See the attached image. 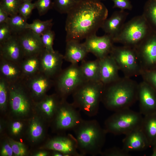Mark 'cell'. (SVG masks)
I'll return each instance as SVG.
<instances>
[{"label":"cell","instance_id":"cell-42","mask_svg":"<svg viewBox=\"0 0 156 156\" xmlns=\"http://www.w3.org/2000/svg\"><path fill=\"white\" fill-rule=\"evenodd\" d=\"M114 3L113 8H118L120 10H131L133 6L130 0H111Z\"/></svg>","mask_w":156,"mask_h":156},{"label":"cell","instance_id":"cell-12","mask_svg":"<svg viewBox=\"0 0 156 156\" xmlns=\"http://www.w3.org/2000/svg\"><path fill=\"white\" fill-rule=\"evenodd\" d=\"M134 49L143 71L156 69V33L152 31Z\"/></svg>","mask_w":156,"mask_h":156},{"label":"cell","instance_id":"cell-6","mask_svg":"<svg viewBox=\"0 0 156 156\" xmlns=\"http://www.w3.org/2000/svg\"><path fill=\"white\" fill-rule=\"evenodd\" d=\"M143 117L140 112L130 108L115 112L105 120L104 129L107 133L125 135L141 127Z\"/></svg>","mask_w":156,"mask_h":156},{"label":"cell","instance_id":"cell-43","mask_svg":"<svg viewBox=\"0 0 156 156\" xmlns=\"http://www.w3.org/2000/svg\"><path fill=\"white\" fill-rule=\"evenodd\" d=\"M24 125L20 120H16L12 122L10 126V132L13 135L17 136L19 135L23 129Z\"/></svg>","mask_w":156,"mask_h":156},{"label":"cell","instance_id":"cell-26","mask_svg":"<svg viewBox=\"0 0 156 156\" xmlns=\"http://www.w3.org/2000/svg\"><path fill=\"white\" fill-rule=\"evenodd\" d=\"M141 129L150 147L156 145V112L144 116Z\"/></svg>","mask_w":156,"mask_h":156},{"label":"cell","instance_id":"cell-41","mask_svg":"<svg viewBox=\"0 0 156 156\" xmlns=\"http://www.w3.org/2000/svg\"><path fill=\"white\" fill-rule=\"evenodd\" d=\"M13 35L7 23L0 24V44L9 39Z\"/></svg>","mask_w":156,"mask_h":156},{"label":"cell","instance_id":"cell-48","mask_svg":"<svg viewBox=\"0 0 156 156\" xmlns=\"http://www.w3.org/2000/svg\"><path fill=\"white\" fill-rule=\"evenodd\" d=\"M152 155L153 156H156V145L153 147Z\"/></svg>","mask_w":156,"mask_h":156},{"label":"cell","instance_id":"cell-5","mask_svg":"<svg viewBox=\"0 0 156 156\" xmlns=\"http://www.w3.org/2000/svg\"><path fill=\"white\" fill-rule=\"evenodd\" d=\"M153 31L142 14L125 23L114 43L135 48Z\"/></svg>","mask_w":156,"mask_h":156},{"label":"cell","instance_id":"cell-44","mask_svg":"<svg viewBox=\"0 0 156 156\" xmlns=\"http://www.w3.org/2000/svg\"><path fill=\"white\" fill-rule=\"evenodd\" d=\"M14 155L12 148L8 141L4 142L3 144L0 151L1 156H12Z\"/></svg>","mask_w":156,"mask_h":156},{"label":"cell","instance_id":"cell-29","mask_svg":"<svg viewBox=\"0 0 156 156\" xmlns=\"http://www.w3.org/2000/svg\"><path fill=\"white\" fill-rule=\"evenodd\" d=\"M152 30L156 33V0H147L142 14Z\"/></svg>","mask_w":156,"mask_h":156},{"label":"cell","instance_id":"cell-18","mask_svg":"<svg viewBox=\"0 0 156 156\" xmlns=\"http://www.w3.org/2000/svg\"><path fill=\"white\" fill-rule=\"evenodd\" d=\"M0 57L18 63L24 57L16 35H13L7 41L0 44Z\"/></svg>","mask_w":156,"mask_h":156},{"label":"cell","instance_id":"cell-17","mask_svg":"<svg viewBox=\"0 0 156 156\" xmlns=\"http://www.w3.org/2000/svg\"><path fill=\"white\" fill-rule=\"evenodd\" d=\"M16 36L24 57L40 54L44 49L40 36L29 29H26Z\"/></svg>","mask_w":156,"mask_h":156},{"label":"cell","instance_id":"cell-2","mask_svg":"<svg viewBox=\"0 0 156 156\" xmlns=\"http://www.w3.org/2000/svg\"><path fill=\"white\" fill-rule=\"evenodd\" d=\"M138 85L125 77L104 85L101 102L107 109L114 112L130 108L138 101Z\"/></svg>","mask_w":156,"mask_h":156},{"label":"cell","instance_id":"cell-16","mask_svg":"<svg viewBox=\"0 0 156 156\" xmlns=\"http://www.w3.org/2000/svg\"><path fill=\"white\" fill-rule=\"evenodd\" d=\"M138 101L140 113L144 116L156 112V92L148 83L143 80L139 83Z\"/></svg>","mask_w":156,"mask_h":156},{"label":"cell","instance_id":"cell-34","mask_svg":"<svg viewBox=\"0 0 156 156\" xmlns=\"http://www.w3.org/2000/svg\"><path fill=\"white\" fill-rule=\"evenodd\" d=\"M22 2L21 0H0V6L10 16L18 14L19 8Z\"/></svg>","mask_w":156,"mask_h":156},{"label":"cell","instance_id":"cell-46","mask_svg":"<svg viewBox=\"0 0 156 156\" xmlns=\"http://www.w3.org/2000/svg\"><path fill=\"white\" fill-rule=\"evenodd\" d=\"M49 155V153L47 151H40L33 154L34 156H47Z\"/></svg>","mask_w":156,"mask_h":156},{"label":"cell","instance_id":"cell-21","mask_svg":"<svg viewBox=\"0 0 156 156\" xmlns=\"http://www.w3.org/2000/svg\"><path fill=\"white\" fill-rule=\"evenodd\" d=\"M128 14L125 10H120L114 12L109 18L106 19L101 27L105 34L113 40L120 31Z\"/></svg>","mask_w":156,"mask_h":156},{"label":"cell","instance_id":"cell-14","mask_svg":"<svg viewBox=\"0 0 156 156\" xmlns=\"http://www.w3.org/2000/svg\"><path fill=\"white\" fill-rule=\"evenodd\" d=\"M40 71L53 79L62 70L64 55L58 51L44 49L40 55Z\"/></svg>","mask_w":156,"mask_h":156},{"label":"cell","instance_id":"cell-4","mask_svg":"<svg viewBox=\"0 0 156 156\" xmlns=\"http://www.w3.org/2000/svg\"><path fill=\"white\" fill-rule=\"evenodd\" d=\"M104 85L101 82L86 81L73 93V103L80 111L89 117L98 114Z\"/></svg>","mask_w":156,"mask_h":156},{"label":"cell","instance_id":"cell-28","mask_svg":"<svg viewBox=\"0 0 156 156\" xmlns=\"http://www.w3.org/2000/svg\"><path fill=\"white\" fill-rule=\"evenodd\" d=\"M44 127L42 121L37 116L33 117L30 120L28 129L29 140L32 142L40 140L44 136Z\"/></svg>","mask_w":156,"mask_h":156},{"label":"cell","instance_id":"cell-8","mask_svg":"<svg viewBox=\"0 0 156 156\" xmlns=\"http://www.w3.org/2000/svg\"><path fill=\"white\" fill-rule=\"evenodd\" d=\"M109 55L124 77L131 78L141 76L143 70L135 49L123 45L114 46Z\"/></svg>","mask_w":156,"mask_h":156},{"label":"cell","instance_id":"cell-24","mask_svg":"<svg viewBox=\"0 0 156 156\" xmlns=\"http://www.w3.org/2000/svg\"><path fill=\"white\" fill-rule=\"evenodd\" d=\"M66 44L64 60L71 64H78L84 60L88 53L83 43L71 40L66 41Z\"/></svg>","mask_w":156,"mask_h":156},{"label":"cell","instance_id":"cell-35","mask_svg":"<svg viewBox=\"0 0 156 156\" xmlns=\"http://www.w3.org/2000/svg\"><path fill=\"white\" fill-rule=\"evenodd\" d=\"M41 41L44 49L47 51H53V42L55 38L54 32L49 29L43 34L40 36Z\"/></svg>","mask_w":156,"mask_h":156},{"label":"cell","instance_id":"cell-33","mask_svg":"<svg viewBox=\"0 0 156 156\" xmlns=\"http://www.w3.org/2000/svg\"><path fill=\"white\" fill-rule=\"evenodd\" d=\"M10 84L0 77V108L2 111L6 110L9 103Z\"/></svg>","mask_w":156,"mask_h":156},{"label":"cell","instance_id":"cell-23","mask_svg":"<svg viewBox=\"0 0 156 156\" xmlns=\"http://www.w3.org/2000/svg\"><path fill=\"white\" fill-rule=\"evenodd\" d=\"M0 77L9 84L21 81L23 77L20 63L0 57Z\"/></svg>","mask_w":156,"mask_h":156},{"label":"cell","instance_id":"cell-3","mask_svg":"<svg viewBox=\"0 0 156 156\" xmlns=\"http://www.w3.org/2000/svg\"><path fill=\"white\" fill-rule=\"evenodd\" d=\"M73 130L78 151L83 156L100 155L107 133L97 120H83Z\"/></svg>","mask_w":156,"mask_h":156},{"label":"cell","instance_id":"cell-22","mask_svg":"<svg viewBox=\"0 0 156 156\" xmlns=\"http://www.w3.org/2000/svg\"><path fill=\"white\" fill-rule=\"evenodd\" d=\"M100 70V80L106 85L118 79L119 68L116 62L110 55L99 59Z\"/></svg>","mask_w":156,"mask_h":156},{"label":"cell","instance_id":"cell-30","mask_svg":"<svg viewBox=\"0 0 156 156\" xmlns=\"http://www.w3.org/2000/svg\"><path fill=\"white\" fill-rule=\"evenodd\" d=\"M27 20L18 14L9 16L7 23L13 35H17L27 29Z\"/></svg>","mask_w":156,"mask_h":156},{"label":"cell","instance_id":"cell-27","mask_svg":"<svg viewBox=\"0 0 156 156\" xmlns=\"http://www.w3.org/2000/svg\"><path fill=\"white\" fill-rule=\"evenodd\" d=\"M40 55L25 57L21 61L20 64L23 79L31 76L40 71Z\"/></svg>","mask_w":156,"mask_h":156},{"label":"cell","instance_id":"cell-37","mask_svg":"<svg viewBox=\"0 0 156 156\" xmlns=\"http://www.w3.org/2000/svg\"><path fill=\"white\" fill-rule=\"evenodd\" d=\"M8 141L15 156H23L26 155L27 150L24 144L11 139H9Z\"/></svg>","mask_w":156,"mask_h":156},{"label":"cell","instance_id":"cell-39","mask_svg":"<svg viewBox=\"0 0 156 156\" xmlns=\"http://www.w3.org/2000/svg\"><path fill=\"white\" fill-rule=\"evenodd\" d=\"M141 76L143 80L148 83L156 92V69L143 71Z\"/></svg>","mask_w":156,"mask_h":156},{"label":"cell","instance_id":"cell-45","mask_svg":"<svg viewBox=\"0 0 156 156\" xmlns=\"http://www.w3.org/2000/svg\"><path fill=\"white\" fill-rule=\"evenodd\" d=\"M9 16L6 11L0 6V24L7 23Z\"/></svg>","mask_w":156,"mask_h":156},{"label":"cell","instance_id":"cell-20","mask_svg":"<svg viewBox=\"0 0 156 156\" xmlns=\"http://www.w3.org/2000/svg\"><path fill=\"white\" fill-rule=\"evenodd\" d=\"M61 100L56 93L50 95L46 94L38 101L35 102L34 107L45 119L52 121Z\"/></svg>","mask_w":156,"mask_h":156},{"label":"cell","instance_id":"cell-7","mask_svg":"<svg viewBox=\"0 0 156 156\" xmlns=\"http://www.w3.org/2000/svg\"><path fill=\"white\" fill-rule=\"evenodd\" d=\"M85 80L78 64H71L54 79L56 93L61 99H66Z\"/></svg>","mask_w":156,"mask_h":156},{"label":"cell","instance_id":"cell-50","mask_svg":"<svg viewBox=\"0 0 156 156\" xmlns=\"http://www.w3.org/2000/svg\"><path fill=\"white\" fill-rule=\"evenodd\" d=\"M96 0V1H104V0Z\"/></svg>","mask_w":156,"mask_h":156},{"label":"cell","instance_id":"cell-40","mask_svg":"<svg viewBox=\"0 0 156 156\" xmlns=\"http://www.w3.org/2000/svg\"><path fill=\"white\" fill-rule=\"evenodd\" d=\"M100 155L103 156H129V153L124 150L122 148L114 147L102 151Z\"/></svg>","mask_w":156,"mask_h":156},{"label":"cell","instance_id":"cell-49","mask_svg":"<svg viewBox=\"0 0 156 156\" xmlns=\"http://www.w3.org/2000/svg\"><path fill=\"white\" fill-rule=\"evenodd\" d=\"M34 0H21L23 2H24V1H30V2H32Z\"/></svg>","mask_w":156,"mask_h":156},{"label":"cell","instance_id":"cell-36","mask_svg":"<svg viewBox=\"0 0 156 156\" xmlns=\"http://www.w3.org/2000/svg\"><path fill=\"white\" fill-rule=\"evenodd\" d=\"M34 3L40 16L44 15L53 8V0H37Z\"/></svg>","mask_w":156,"mask_h":156},{"label":"cell","instance_id":"cell-47","mask_svg":"<svg viewBox=\"0 0 156 156\" xmlns=\"http://www.w3.org/2000/svg\"><path fill=\"white\" fill-rule=\"evenodd\" d=\"M52 155L53 156H63L64 154L61 152L57 151H53Z\"/></svg>","mask_w":156,"mask_h":156},{"label":"cell","instance_id":"cell-9","mask_svg":"<svg viewBox=\"0 0 156 156\" xmlns=\"http://www.w3.org/2000/svg\"><path fill=\"white\" fill-rule=\"evenodd\" d=\"M34 103L22 80L10 84L8 105L15 116L19 117L27 116L34 107Z\"/></svg>","mask_w":156,"mask_h":156},{"label":"cell","instance_id":"cell-1","mask_svg":"<svg viewBox=\"0 0 156 156\" xmlns=\"http://www.w3.org/2000/svg\"><path fill=\"white\" fill-rule=\"evenodd\" d=\"M108 15V10L101 1L81 0L67 14L65 26L66 41H80L96 34Z\"/></svg>","mask_w":156,"mask_h":156},{"label":"cell","instance_id":"cell-31","mask_svg":"<svg viewBox=\"0 0 156 156\" xmlns=\"http://www.w3.org/2000/svg\"><path fill=\"white\" fill-rule=\"evenodd\" d=\"M53 24L52 19L43 21L39 19H36L31 23H27L26 28L31 30L36 34L41 36L45 31L51 29Z\"/></svg>","mask_w":156,"mask_h":156},{"label":"cell","instance_id":"cell-15","mask_svg":"<svg viewBox=\"0 0 156 156\" xmlns=\"http://www.w3.org/2000/svg\"><path fill=\"white\" fill-rule=\"evenodd\" d=\"M45 148L60 152L64 156H83L78 151L75 137L70 134L55 136L51 139L46 144Z\"/></svg>","mask_w":156,"mask_h":156},{"label":"cell","instance_id":"cell-11","mask_svg":"<svg viewBox=\"0 0 156 156\" xmlns=\"http://www.w3.org/2000/svg\"><path fill=\"white\" fill-rule=\"evenodd\" d=\"M22 81L35 102L38 101L47 94L54 84V80L40 71Z\"/></svg>","mask_w":156,"mask_h":156},{"label":"cell","instance_id":"cell-32","mask_svg":"<svg viewBox=\"0 0 156 156\" xmlns=\"http://www.w3.org/2000/svg\"><path fill=\"white\" fill-rule=\"evenodd\" d=\"M81 0H53V8L62 14L68 13Z\"/></svg>","mask_w":156,"mask_h":156},{"label":"cell","instance_id":"cell-10","mask_svg":"<svg viewBox=\"0 0 156 156\" xmlns=\"http://www.w3.org/2000/svg\"><path fill=\"white\" fill-rule=\"evenodd\" d=\"M66 99H61L57 112L52 121L54 129L65 131L73 130L83 120L80 111L73 103Z\"/></svg>","mask_w":156,"mask_h":156},{"label":"cell","instance_id":"cell-25","mask_svg":"<svg viewBox=\"0 0 156 156\" xmlns=\"http://www.w3.org/2000/svg\"><path fill=\"white\" fill-rule=\"evenodd\" d=\"M80 66L82 73L86 81H101L99 60L96 59L92 61H81Z\"/></svg>","mask_w":156,"mask_h":156},{"label":"cell","instance_id":"cell-38","mask_svg":"<svg viewBox=\"0 0 156 156\" xmlns=\"http://www.w3.org/2000/svg\"><path fill=\"white\" fill-rule=\"evenodd\" d=\"M35 8L34 3L30 1H24L21 4L18 14L27 19L31 15L33 10Z\"/></svg>","mask_w":156,"mask_h":156},{"label":"cell","instance_id":"cell-19","mask_svg":"<svg viewBox=\"0 0 156 156\" xmlns=\"http://www.w3.org/2000/svg\"><path fill=\"white\" fill-rule=\"evenodd\" d=\"M123 141V149L129 153L140 151L150 147L141 127L133 130L125 135Z\"/></svg>","mask_w":156,"mask_h":156},{"label":"cell","instance_id":"cell-13","mask_svg":"<svg viewBox=\"0 0 156 156\" xmlns=\"http://www.w3.org/2000/svg\"><path fill=\"white\" fill-rule=\"evenodd\" d=\"M83 43L88 53H92L99 59L109 55L114 46L112 38L106 34L101 36L96 34L91 35Z\"/></svg>","mask_w":156,"mask_h":156}]
</instances>
